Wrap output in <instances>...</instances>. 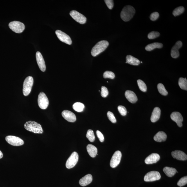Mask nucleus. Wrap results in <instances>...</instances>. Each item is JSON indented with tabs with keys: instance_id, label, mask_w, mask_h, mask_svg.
Segmentation results:
<instances>
[{
	"instance_id": "nucleus-1",
	"label": "nucleus",
	"mask_w": 187,
	"mask_h": 187,
	"mask_svg": "<svg viewBox=\"0 0 187 187\" xmlns=\"http://www.w3.org/2000/svg\"><path fill=\"white\" fill-rule=\"evenodd\" d=\"M24 127L27 130L34 133L42 134L44 132L41 125L35 121H27L25 123Z\"/></svg>"
},
{
	"instance_id": "nucleus-2",
	"label": "nucleus",
	"mask_w": 187,
	"mask_h": 187,
	"mask_svg": "<svg viewBox=\"0 0 187 187\" xmlns=\"http://www.w3.org/2000/svg\"><path fill=\"white\" fill-rule=\"evenodd\" d=\"M135 9L132 6L127 5L125 7L121 13V17L123 21L128 22L131 20L135 14Z\"/></svg>"
},
{
	"instance_id": "nucleus-3",
	"label": "nucleus",
	"mask_w": 187,
	"mask_h": 187,
	"mask_svg": "<svg viewBox=\"0 0 187 187\" xmlns=\"http://www.w3.org/2000/svg\"><path fill=\"white\" fill-rule=\"evenodd\" d=\"M109 45V43L107 41L103 40L99 42L92 48L91 54L93 57H96L106 49Z\"/></svg>"
},
{
	"instance_id": "nucleus-4",
	"label": "nucleus",
	"mask_w": 187,
	"mask_h": 187,
	"mask_svg": "<svg viewBox=\"0 0 187 187\" xmlns=\"http://www.w3.org/2000/svg\"><path fill=\"white\" fill-rule=\"evenodd\" d=\"M33 83V78L32 77L28 76L25 80L23 89V94L25 96H28L31 93Z\"/></svg>"
},
{
	"instance_id": "nucleus-5",
	"label": "nucleus",
	"mask_w": 187,
	"mask_h": 187,
	"mask_svg": "<svg viewBox=\"0 0 187 187\" xmlns=\"http://www.w3.org/2000/svg\"><path fill=\"white\" fill-rule=\"evenodd\" d=\"M9 28L14 32L17 33H21L25 28V26L22 23L17 21L11 22L9 24Z\"/></svg>"
},
{
	"instance_id": "nucleus-6",
	"label": "nucleus",
	"mask_w": 187,
	"mask_h": 187,
	"mask_svg": "<svg viewBox=\"0 0 187 187\" xmlns=\"http://www.w3.org/2000/svg\"><path fill=\"white\" fill-rule=\"evenodd\" d=\"M38 104L41 109L45 110L48 107L49 104V101L48 98L46 95L41 92L40 93L38 96Z\"/></svg>"
},
{
	"instance_id": "nucleus-7",
	"label": "nucleus",
	"mask_w": 187,
	"mask_h": 187,
	"mask_svg": "<svg viewBox=\"0 0 187 187\" xmlns=\"http://www.w3.org/2000/svg\"><path fill=\"white\" fill-rule=\"evenodd\" d=\"M79 156L78 153L74 152L68 159L66 166L67 168L71 169L75 166L78 161Z\"/></svg>"
},
{
	"instance_id": "nucleus-8",
	"label": "nucleus",
	"mask_w": 187,
	"mask_h": 187,
	"mask_svg": "<svg viewBox=\"0 0 187 187\" xmlns=\"http://www.w3.org/2000/svg\"><path fill=\"white\" fill-rule=\"evenodd\" d=\"M5 139L9 144L13 146H21L24 144V141L22 139L15 136H8L6 137Z\"/></svg>"
},
{
	"instance_id": "nucleus-9",
	"label": "nucleus",
	"mask_w": 187,
	"mask_h": 187,
	"mask_svg": "<svg viewBox=\"0 0 187 187\" xmlns=\"http://www.w3.org/2000/svg\"><path fill=\"white\" fill-rule=\"evenodd\" d=\"M70 15L77 22L80 24H84L87 21L86 18L84 15L75 10L71 11Z\"/></svg>"
},
{
	"instance_id": "nucleus-10",
	"label": "nucleus",
	"mask_w": 187,
	"mask_h": 187,
	"mask_svg": "<svg viewBox=\"0 0 187 187\" xmlns=\"http://www.w3.org/2000/svg\"><path fill=\"white\" fill-rule=\"evenodd\" d=\"M161 175L160 173L157 171H153L148 172L144 177V181L145 182H153L160 179Z\"/></svg>"
},
{
	"instance_id": "nucleus-11",
	"label": "nucleus",
	"mask_w": 187,
	"mask_h": 187,
	"mask_svg": "<svg viewBox=\"0 0 187 187\" xmlns=\"http://www.w3.org/2000/svg\"><path fill=\"white\" fill-rule=\"evenodd\" d=\"M122 157V154L120 151H117L115 152L110 161V165L114 168L116 167L120 164Z\"/></svg>"
},
{
	"instance_id": "nucleus-12",
	"label": "nucleus",
	"mask_w": 187,
	"mask_h": 187,
	"mask_svg": "<svg viewBox=\"0 0 187 187\" xmlns=\"http://www.w3.org/2000/svg\"><path fill=\"white\" fill-rule=\"evenodd\" d=\"M56 34L60 41L68 44H71L72 40L71 38L68 35L59 30H56Z\"/></svg>"
},
{
	"instance_id": "nucleus-13",
	"label": "nucleus",
	"mask_w": 187,
	"mask_h": 187,
	"mask_svg": "<svg viewBox=\"0 0 187 187\" xmlns=\"http://www.w3.org/2000/svg\"><path fill=\"white\" fill-rule=\"evenodd\" d=\"M36 60L41 71L44 72L46 70V66L44 60L41 53L38 51L36 54Z\"/></svg>"
},
{
	"instance_id": "nucleus-14",
	"label": "nucleus",
	"mask_w": 187,
	"mask_h": 187,
	"mask_svg": "<svg viewBox=\"0 0 187 187\" xmlns=\"http://www.w3.org/2000/svg\"><path fill=\"white\" fill-rule=\"evenodd\" d=\"M170 118L172 120L175 122L177 125L179 127H182V122L183 119L182 115L179 112H175L172 113L170 115Z\"/></svg>"
},
{
	"instance_id": "nucleus-15",
	"label": "nucleus",
	"mask_w": 187,
	"mask_h": 187,
	"mask_svg": "<svg viewBox=\"0 0 187 187\" xmlns=\"http://www.w3.org/2000/svg\"><path fill=\"white\" fill-rule=\"evenodd\" d=\"M62 116L65 120L69 122H74L76 120L75 115L68 110H65L62 111Z\"/></svg>"
},
{
	"instance_id": "nucleus-16",
	"label": "nucleus",
	"mask_w": 187,
	"mask_h": 187,
	"mask_svg": "<svg viewBox=\"0 0 187 187\" xmlns=\"http://www.w3.org/2000/svg\"><path fill=\"white\" fill-rule=\"evenodd\" d=\"M182 46V43L181 41H179L176 42L171 50V56L172 58H176L179 57V50L181 48Z\"/></svg>"
},
{
	"instance_id": "nucleus-17",
	"label": "nucleus",
	"mask_w": 187,
	"mask_h": 187,
	"mask_svg": "<svg viewBox=\"0 0 187 187\" xmlns=\"http://www.w3.org/2000/svg\"><path fill=\"white\" fill-rule=\"evenodd\" d=\"M160 159V156L156 153H153L146 158L145 163L147 164L156 163Z\"/></svg>"
},
{
	"instance_id": "nucleus-18",
	"label": "nucleus",
	"mask_w": 187,
	"mask_h": 187,
	"mask_svg": "<svg viewBox=\"0 0 187 187\" xmlns=\"http://www.w3.org/2000/svg\"><path fill=\"white\" fill-rule=\"evenodd\" d=\"M172 157L175 159L179 161H186L187 159V155L180 150H175L172 152Z\"/></svg>"
},
{
	"instance_id": "nucleus-19",
	"label": "nucleus",
	"mask_w": 187,
	"mask_h": 187,
	"mask_svg": "<svg viewBox=\"0 0 187 187\" xmlns=\"http://www.w3.org/2000/svg\"><path fill=\"white\" fill-rule=\"evenodd\" d=\"M125 95L126 98L130 103H134L138 101L136 94L133 91L127 90L125 92Z\"/></svg>"
},
{
	"instance_id": "nucleus-20",
	"label": "nucleus",
	"mask_w": 187,
	"mask_h": 187,
	"mask_svg": "<svg viewBox=\"0 0 187 187\" xmlns=\"http://www.w3.org/2000/svg\"><path fill=\"white\" fill-rule=\"evenodd\" d=\"M93 180L92 176L90 174H87L81 179L79 184L81 186H85L91 183Z\"/></svg>"
},
{
	"instance_id": "nucleus-21",
	"label": "nucleus",
	"mask_w": 187,
	"mask_h": 187,
	"mask_svg": "<svg viewBox=\"0 0 187 187\" xmlns=\"http://www.w3.org/2000/svg\"><path fill=\"white\" fill-rule=\"evenodd\" d=\"M161 114V110L160 108L158 107H155L153 110L152 115L151 117V121L152 122H156L160 118Z\"/></svg>"
},
{
	"instance_id": "nucleus-22",
	"label": "nucleus",
	"mask_w": 187,
	"mask_h": 187,
	"mask_svg": "<svg viewBox=\"0 0 187 187\" xmlns=\"http://www.w3.org/2000/svg\"><path fill=\"white\" fill-rule=\"evenodd\" d=\"M167 135L165 132L163 131H159L155 135L154 140L155 141L158 142L165 141L167 139Z\"/></svg>"
},
{
	"instance_id": "nucleus-23",
	"label": "nucleus",
	"mask_w": 187,
	"mask_h": 187,
	"mask_svg": "<svg viewBox=\"0 0 187 187\" xmlns=\"http://www.w3.org/2000/svg\"><path fill=\"white\" fill-rule=\"evenodd\" d=\"M87 150L90 156L92 157H95L97 154V148L95 146L91 145V144H89L87 146Z\"/></svg>"
},
{
	"instance_id": "nucleus-24",
	"label": "nucleus",
	"mask_w": 187,
	"mask_h": 187,
	"mask_svg": "<svg viewBox=\"0 0 187 187\" xmlns=\"http://www.w3.org/2000/svg\"><path fill=\"white\" fill-rule=\"evenodd\" d=\"M140 62L137 58L132 56L128 55L126 57V63L134 66H138L140 64Z\"/></svg>"
},
{
	"instance_id": "nucleus-25",
	"label": "nucleus",
	"mask_w": 187,
	"mask_h": 187,
	"mask_svg": "<svg viewBox=\"0 0 187 187\" xmlns=\"http://www.w3.org/2000/svg\"><path fill=\"white\" fill-rule=\"evenodd\" d=\"M163 47V44L158 42L153 43L147 45L145 47L146 51H150L156 48L161 49Z\"/></svg>"
},
{
	"instance_id": "nucleus-26",
	"label": "nucleus",
	"mask_w": 187,
	"mask_h": 187,
	"mask_svg": "<svg viewBox=\"0 0 187 187\" xmlns=\"http://www.w3.org/2000/svg\"><path fill=\"white\" fill-rule=\"evenodd\" d=\"M163 171L164 173L167 176L172 177L175 175L177 172V170L176 169L172 167H166L163 169Z\"/></svg>"
},
{
	"instance_id": "nucleus-27",
	"label": "nucleus",
	"mask_w": 187,
	"mask_h": 187,
	"mask_svg": "<svg viewBox=\"0 0 187 187\" xmlns=\"http://www.w3.org/2000/svg\"><path fill=\"white\" fill-rule=\"evenodd\" d=\"M73 109L78 112H82L85 107V106L83 103L77 102L74 103L73 106Z\"/></svg>"
},
{
	"instance_id": "nucleus-28",
	"label": "nucleus",
	"mask_w": 187,
	"mask_h": 187,
	"mask_svg": "<svg viewBox=\"0 0 187 187\" xmlns=\"http://www.w3.org/2000/svg\"><path fill=\"white\" fill-rule=\"evenodd\" d=\"M179 85L182 89L187 91V80L186 78H179Z\"/></svg>"
},
{
	"instance_id": "nucleus-29",
	"label": "nucleus",
	"mask_w": 187,
	"mask_h": 187,
	"mask_svg": "<svg viewBox=\"0 0 187 187\" xmlns=\"http://www.w3.org/2000/svg\"><path fill=\"white\" fill-rule=\"evenodd\" d=\"M157 89L159 93L162 95L164 96L167 95L168 92L166 91L165 87L163 84H161V83H159L157 85Z\"/></svg>"
},
{
	"instance_id": "nucleus-30",
	"label": "nucleus",
	"mask_w": 187,
	"mask_h": 187,
	"mask_svg": "<svg viewBox=\"0 0 187 187\" xmlns=\"http://www.w3.org/2000/svg\"><path fill=\"white\" fill-rule=\"evenodd\" d=\"M185 9L183 6H180L175 8L173 12V14L175 17L183 13Z\"/></svg>"
},
{
	"instance_id": "nucleus-31",
	"label": "nucleus",
	"mask_w": 187,
	"mask_h": 187,
	"mask_svg": "<svg viewBox=\"0 0 187 187\" xmlns=\"http://www.w3.org/2000/svg\"><path fill=\"white\" fill-rule=\"evenodd\" d=\"M86 137L91 142H93L95 140V136L93 130L89 129L88 130L86 134Z\"/></svg>"
},
{
	"instance_id": "nucleus-32",
	"label": "nucleus",
	"mask_w": 187,
	"mask_h": 187,
	"mask_svg": "<svg viewBox=\"0 0 187 187\" xmlns=\"http://www.w3.org/2000/svg\"><path fill=\"white\" fill-rule=\"evenodd\" d=\"M137 83L139 89L141 91L143 92H146L147 90V87L145 83L143 80H137Z\"/></svg>"
},
{
	"instance_id": "nucleus-33",
	"label": "nucleus",
	"mask_w": 187,
	"mask_h": 187,
	"mask_svg": "<svg viewBox=\"0 0 187 187\" xmlns=\"http://www.w3.org/2000/svg\"><path fill=\"white\" fill-rule=\"evenodd\" d=\"M103 77L104 78H110L111 79H113L115 78L114 74L111 71H106L103 74Z\"/></svg>"
},
{
	"instance_id": "nucleus-34",
	"label": "nucleus",
	"mask_w": 187,
	"mask_h": 187,
	"mask_svg": "<svg viewBox=\"0 0 187 187\" xmlns=\"http://www.w3.org/2000/svg\"><path fill=\"white\" fill-rule=\"evenodd\" d=\"M160 33L158 32L152 31L150 32L148 35V38L149 39H155L159 37Z\"/></svg>"
},
{
	"instance_id": "nucleus-35",
	"label": "nucleus",
	"mask_w": 187,
	"mask_h": 187,
	"mask_svg": "<svg viewBox=\"0 0 187 187\" xmlns=\"http://www.w3.org/2000/svg\"><path fill=\"white\" fill-rule=\"evenodd\" d=\"M187 183V176L182 177V178L179 180L177 182V185L180 187L185 185Z\"/></svg>"
},
{
	"instance_id": "nucleus-36",
	"label": "nucleus",
	"mask_w": 187,
	"mask_h": 187,
	"mask_svg": "<svg viewBox=\"0 0 187 187\" xmlns=\"http://www.w3.org/2000/svg\"><path fill=\"white\" fill-rule=\"evenodd\" d=\"M107 116L108 119L112 123H116V119L113 113L110 111L108 112L107 113Z\"/></svg>"
},
{
	"instance_id": "nucleus-37",
	"label": "nucleus",
	"mask_w": 187,
	"mask_h": 187,
	"mask_svg": "<svg viewBox=\"0 0 187 187\" xmlns=\"http://www.w3.org/2000/svg\"><path fill=\"white\" fill-rule=\"evenodd\" d=\"M118 111L122 116H125L127 114V110L125 107L123 106H119L118 107Z\"/></svg>"
},
{
	"instance_id": "nucleus-38",
	"label": "nucleus",
	"mask_w": 187,
	"mask_h": 187,
	"mask_svg": "<svg viewBox=\"0 0 187 187\" xmlns=\"http://www.w3.org/2000/svg\"><path fill=\"white\" fill-rule=\"evenodd\" d=\"M109 94V91L107 87L104 86H102L101 88V96L103 98H106Z\"/></svg>"
},
{
	"instance_id": "nucleus-39",
	"label": "nucleus",
	"mask_w": 187,
	"mask_h": 187,
	"mask_svg": "<svg viewBox=\"0 0 187 187\" xmlns=\"http://www.w3.org/2000/svg\"><path fill=\"white\" fill-rule=\"evenodd\" d=\"M159 17V13L157 12L153 13L150 15V19L152 21H156Z\"/></svg>"
},
{
	"instance_id": "nucleus-40",
	"label": "nucleus",
	"mask_w": 187,
	"mask_h": 187,
	"mask_svg": "<svg viewBox=\"0 0 187 187\" xmlns=\"http://www.w3.org/2000/svg\"><path fill=\"white\" fill-rule=\"evenodd\" d=\"M104 2L108 8L110 10H112L114 6L113 1L112 0H105Z\"/></svg>"
},
{
	"instance_id": "nucleus-41",
	"label": "nucleus",
	"mask_w": 187,
	"mask_h": 187,
	"mask_svg": "<svg viewBox=\"0 0 187 187\" xmlns=\"http://www.w3.org/2000/svg\"><path fill=\"white\" fill-rule=\"evenodd\" d=\"M96 134L100 142H103L104 141V138L102 133L100 131H99L97 130L96 131Z\"/></svg>"
},
{
	"instance_id": "nucleus-42",
	"label": "nucleus",
	"mask_w": 187,
	"mask_h": 187,
	"mask_svg": "<svg viewBox=\"0 0 187 187\" xmlns=\"http://www.w3.org/2000/svg\"><path fill=\"white\" fill-rule=\"evenodd\" d=\"M3 153L0 150V159H1L3 158Z\"/></svg>"
}]
</instances>
